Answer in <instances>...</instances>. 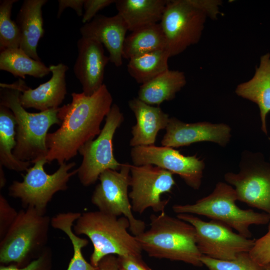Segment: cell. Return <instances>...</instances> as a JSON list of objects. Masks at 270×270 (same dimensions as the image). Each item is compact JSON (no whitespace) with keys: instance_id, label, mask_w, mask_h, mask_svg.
Wrapping results in <instances>:
<instances>
[{"instance_id":"obj_1","label":"cell","mask_w":270,"mask_h":270,"mask_svg":"<svg viewBox=\"0 0 270 270\" xmlns=\"http://www.w3.org/2000/svg\"><path fill=\"white\" fill-rule=\"evenodd\" d=\"M70 104L60 108V127L46 135L48 163L56 160L60 165L75 156L84 144L100 134L101 123L112 106V94L104 84L90 96L73 92Z\"/></svg>"},{"instance_id":"obj_2","label":"cell","mask_w":270,"mask_h":270,"mask_svg":"<svg viewBox=\"0 0 270 270\" xmlns=\"http://www.w3.org/2000/svg\"><path fill=\"white\" fill-rule=\"evenodd\" d=\"M24 82L20 78L12 84L0 83V105L10 109L16 118L14 156L18 160L34 164L47 154L46 137L48 129L55 124L61 125L58 115L60 107L37 113L27 112L20 101Z\"/></svg>"},{"instance_id":"obj_3","label":"cell","mask_w":270,"mask_h":270,"mask_svg":"<svg viewBox=\"0 0 270 270\" xmlns=\"http://www.w3.org/2000/svg\"><path fill=\"white\" fill-rule=\"evenodd\" d=\"M150 228L136 236L142 250L149 256L203 266L194 228L164 212L150 216Z\"/></svg>"},{"instance_id":"obj_4","label":"cell","mask_w":270,"mask_h":270,"mask_svg":"<svg viewBox=\"0 0 270 270\" xmlns=\"http://www.w3.org/2000/svg\"><path fill=\"white\" fill-rule=\"evenodd\" d=\"M130 222L122 216L116 217L100 210L81 213L72 230L78 236L85 235L93 246L90 263L98 267L108 255L142 256V248L134 235L128 231Z\"/></svg>"},{"instance_id":"obj_5","label":"cell","mask_w":270,"mask_h":270,"mask_svg":"<svg viewBox=\"0 0 270 270\" xmlns=\"http://www.w3.org/2000/svg\"><path fill=\"white\" fill-rule=\"evenodd\" d=\"M222 1L168 0L160 24L170 56L198 43L208 18L216 19Z\"/></svg>"},{"instance_id":"obj_6","label":"cell","mask_w":270,"mask_h":270,"mask_svg":"<svg viewBox=\"0 0 270 270\" xmlns=\"http://www.w3.org/2000/svg\"><path fill=\"white\" fill-rule=\"evenodd\" d=\"M51 218L28 207L18 216L0 240V263L23 267L38 258L47 247Z\"/></svg>"},{"instance_id":"obj_7","label":"cell","mask_w":270,"mask_h":270,"mask_svg":"<svg viewBox=\"0 0 270 270\" xmlns=\"http://www.w3.org/2000/svg\"><path fill=\"white\" fill-rule=\"evenodd\" d=\"M238 200L234 188L223 182H218L212 192L198 200L195 203L174 204L173 211L178 214H188L206 216L222 222L238 234L250 238L252 235L251 225H264L270 221V216L251 209L242 210L236 204Z\"/></svg>"},{"instance_id":"obj_8","label":"cell","mask_w":270,"mask_h":270,"mask_svg":"<svg viewBox=\"0 0 270 270\" xmlns=\"http://www.w3.org/2000/svg\"><path fill=\"white\" fill-rule=\"evenodd\" d=\"M48 163L40 159L29 168L23 176V180H14L8 188V195L19 198L24 208L30 207L45 214L48 204L54 194L68 188L70 178L76 174L77 169L69 172L76 163L64 162L52 174H47L44 166Z\"/></svg>"},{"instance_id":"obj_9","label":"cell","mask_w":270,"mask_h":270,"mask_svg":"<svg viewBox=\"0 0 270 270\" xmlns=\"http://www.w3.org/2000/svg\"><path fill=\"white\" fill-rule=\"evenodd\" d=\"M124 120V114L119 106L113 104L98 136L80 148L78 152L82 156V160L77 168V174L83 186H88L94 184L100 174L106 170H120L122 164L118 162L114 156L112 140Z\"/></svg>"},{"instance_id":"obj_10","label":"cell","mask_w":270,"mask_h":270,"mask_svg":"<svg viewBox=\"0 0 270 270\" xmlns=\"http://www.w3.org/2000/svg\"><path fill=\"white\" fill-rule=\"evenodd\" d=\"M130 165L122 164L120 170H106L100 176V183L92 193L91 202L98 210L116 217L127 218L129 230L136 236L145 230V222L136 218L133 214L128 193Z\"/></svg>"},{"instance_id":"obj_11","label":"cell","mask_w":270,"mask_h":270,"mask_svg":"<svg viewBox=\"0 0 270 270\" xmlns=\"http://www.w3.org/2000/svg\"><path fill=\"white\" fill-rule=\"evenodd\" d=\"M238 173L228 172L225 180L235 187L238 200L270 216V163L260 153L245 151Z\"/></svg>"},{"instance_id":"obj_12","label":"cell","mask_w":270,"mask_h":270,"mask_svg":"<svg viewBox=\"0 0 270 270\" xmlns=\"http://www.w3.org/2000/svg\"><path fill=\"white\" fill-rule=\"evenodd\" d=\"M176 217L195 228L198 248L202 255L220 260H231L242 252H249L255 240L234 232L218 220L205 222L192 214H179Z\"/></svg>"},{"instance_id":"obj_13","label":"cell","mask_w":270,"mask_h":270,"mask_svg":"<svg viewBox=\"0 0 270 270\" xmlns=\"http://www.w3.org/2000/svg\"><path fill=\"white\" fill-rule=\"evenodd\" d=\"M176 184L173 174L153 164L130 165L128 196L132 210L140 214L146 209L156 212H164L169 199L162 200L161 196L170 192Z\"/></svg>"},{"instance_id":"obj_14","label":"cell","mask_w":270,"mask_h":270,"mask_svg":"<svg viewBox=\"0 0 270 270\" xmlns=\"http://www.w3.org/2000/svg\"><path fill=\"white\" fill-rule=\"evenodd\" d=\"M133 164H153L178 175L190 187L200 188L205 164L196 155L185 156L172 148L155 145L132 147Z\"/></svg>"},{"instance_id":"obj_15","label":"cell","mask_w":270,"mask_h":270,"mask_svg":"<svg viewBox=\"0 0 270 270\" xmlns=\"http://www.w3.org/2000/svg\"><path fill=\"white\" fill-rule=\"evenodd\" d=\"M230 127L223 123H186L172 117L170 118L160 142L162 146L172 148L204 141L225 146L230 141Z\"/></svg>"},{"instance_id":"obj_16","label":"cell","mask_w":270,"mask_h":270,"mask_svg":"<svg viewBox=\"0 0 270 270\" xmlns=\"http://www.w3.org/2000/svg\"><path fill=\"white\" fill-rule=\"evenodd\" d=\"M77 47L78 55L74 72L82 85V92L90 96L104 84V68L110 59L104 54V46L94 40L82 36Z\"/></svg>"},{"instance_id":"obj_17","label":"cell","mask_w":270,"mask_h":270,"mask_svg":"<svg viewBox=\"0 0 270 270\" xmlns=\"http://www.w3.org/2000/svg\"><path fill=\"white\" fill-rule=\"evenodd\" d=\"M128 30L118 13L112 16L96 15L80 28L82 37L94 40L106 47L110 61L116 67L122 64V48Z\"/></svg>"},{"instance_id":"obj_18","label":"cell","mask_w":270,"mask_h":270,"mask_svg":"<svg viewBox=\"0 0 270 270\" xmlns=\"http://www.w3.org/2000/svg\"><path fill=\"white\" fill-rule=\"evenodd\" d=\"M52 74L48 81L34 89L26 86L24 82L20 88V101L24 108H33L40 112L58 108L67 93L66 72L68 67L62 63L49 66Z\"/></svg>"},{"instance_id":"obj_19","label":"cell","mask_w":270,"mask_h":270,"mask_svg":"<svg viewBox=\"0 0 270 270\" xmlns=\"http://www.w3.org/2000/svg\"><path fill=\"white\" fill-rule=\"evenodd\" d=\"M136 124L132 128L130 146L135 147L154 145L158 132L166 129L170 118L159 106L148 104L138 98L129 100Z\"/></svg>"},{"instance_id":"obj_20","label":"cell","mask_w":270,"mask_h":270,"mask_svg":"<svg viewBox=\"0 0 270 270\" xmlns=\"http://www.w3.org/2000/svg\"><path fill=\"white\" fill-rule=\"evenodd\" d=\"M47 2L46 0H24L16 18L21 36L20 48L38 61L41 60L36 52L37 46L44 34L42 8Z\"/></svg>"},{"instance_id":"obj_21","label":"cell","mask_w":270,"mask_h":270,"mask_svg":"<svg viewBox=\"0 0 270 270\" xmlns=\"http://www.w3.org/2000/svg\"><path fill=\"white\" fill-rule=\"evenodd\" d=\"M236 94L256 103L258 106L262 122V130L267 134L266 116L270 112V54L260 58L259 66L256 68L253 77L239 84Z\"/></svg>"},{"instance_id":"obj_22","label":"cell","mask_w":270,"mask_h":270,"mask_svg":"<svg viewBox=\"0 0 270 270\" xmlns=\"http://www.w3.org/2000/svg\"><path fill=\"white\" fill-rule=\"evenodd\" d=\"M168 0H117L118 14L125 22L128 30L160 21Z\"/></svg>"},{"instance_id":"obj_23","label":"cell","mask_w":270,"mask_h":270,"mask_svg":"<svg viewBox=\"0 0 270 270\" xmlns=\"http://www.w3.org/2000/svg\"><path fill=\"white\" fill-rule=\"evenodd\" d=\"M186 83L184 72L168 69L142 84L138 98L148 104L159 106L164 101L173 100Z\"/></svg>"},{"instance_id":"obj_24","label":"cell","mask_w":270,"mask_h":270,"mask_svg":"<svg viewBox=\"0 0 270 270\" xmlns=\"http://www.w3.org/2000/svg\"><path fill=\"white\" fill-rule=\"evenodd\" d=\"M166 49L164 36L160 24L136 30L126 36L122 58L130 59L158 50Z\"/></svg>"},{"instance_id":"obj_25","label":"cell","mask_w":270,"mask_h":270,"mask_svg":"<svg viewBox=\"0 0 270 270\" xmlns=\"http://www.w3.org/2000/svg\"><path fill=\"white\" fill-rule=\"evenodd\" d=\"M16 124L12 110L0 105V165L20 172L26 171L31 163L17 160L12 154L16 146Z\"/></svg>"},{"instance_id":"obj_26","label":"cell","mask_w":270,"mask_h":270,"mask_svg":"<svg viewBox=\"0 0 270 270\" xmlns=\"http://www.w3.org/2000/svg\"><path fill=\"white\" fill-rule=\"evenodd\" d=\"M80 214L72 212L58 214L51 218V226L64 232L72 246L73 256L66 270H98V266L88 262L82 254V249L88 244V240L76 235L72 230Z\"/></svg>"},{"instance_id":"obj_27","label":"cell","mask_w":270,"mask_h":270,"mask_svg":"<svg viewBox=\"0 0 270 270\" xmlns=\"http://www.w3.org/2000/svg\"><path fill=\"white\" fill-rule=\"evenodd\" d=\"M0 69L22 78L26 76L42 78L50 72L49 67L41 61L32 58L20 48L0 51Z\"/></svg>"},{"instance_id":"obj_28","label":"cell","mask_w":270,"mask_h":270,"mask_svg":"<svg viewBox=\"0 0 270 270\" xmlns=\"http://www.w3.org/2000/svg\"><path fill=\"white\" fill-rule=\"evenodd\" d=\"M170 56L166 49L150 52L129 60L127 70L138 84H144L168 70Z\"/></svg>"},{"instance_id":"obj_29","label":"cell","mask_w":270,"mask_h":270,"mask_svg":"<svg viewBox=\"0 0 270 270\" xmlns=\"http://www.w3.org/2000/svg\"><path fill=\"white\" fill-rule=\"evenodd\" d=\"M18 0L0 2V50L20 48L21 36L19 28L11 18L13 4Z\"/></svg>"},{"instance_id":"obj_30","label":"cell","mask_w":270,"mask_h":270,"mask_svg":"<svg viewBox=\"0 0 270 270\" xmlns=\"http://www.w3.org/2000/svg\"><path fill=\"white\" fill-rule=\"evenodd\" d=\"M200 260L209 270H265L256 262L249 252H242L231 260H220L202 255Z\"/></svg>"},{"instance_id":"obj_31","label":"cell","mask_w":270,"mask_h":270,"mask_svg":"<svg viewBox=\"0 0 270 270\" xmlns=\"http://www.w3.org/2000/svg\"><path fill=\"white\" fill-rule=\"evenodd\" d=\"M249 254L252 258L262 266H266L270 263V224L267 232L255 240Z\"/></svg>"},{"instance_id":"obj_32","label":"cell","mask_w":270,"mask_h":270,"mask_svg":"<svg viewBox=\"0 0 270 270\" xmlns=\"http://www.w3.org/2000/svg\"><path fill=\"white\" fill-rule=\"evenodd\" d=\"M52 251L47 246L38 258L24 266L18 267L15 264L1 265L0 270H52Z\"/></svg>"},{"instance_id":"obj_33","label":"cell","mask_w":270,"mask_h":270,"mask_svg":"<svg viewBox=\"0 0 270 270\" xmlns=\"http://www.w3.org/2000/svg\"><path fill=\"white\" fill-rule=\"evenodd\" d=\"M18 214L6 199L0 194V240L6 234Z\"/></svg>"},{"instance_id":"obj_34","label":"cell","mask_w":270,"mask_h":270,"mask_svg":"<svg viewBox=\"0 0 270 270\" xmlns=\"http://www.w3.org/2000/svg\"><path fill=\"white\" fill-rule=\"evenodd\" d=\"M115 2V0H84L82 22L84 24L91 21L100 10Z\"/></svg>"},{"instance_id":"obj_35","label":"cell","mask_w":270,"mask_h":270,"mask_svg":"<svg viewBox=\"0 0 270 270\" xmlns=\"http://www.w3.org/2000/svg\"><path fill=\"white\" fill-rule=\"evenodd\" d=\"M120 268L123 270H152L142 259V256H118Z\"/></svg>"},{"instance_id":"obj_36","label":"cell","mask_w":270,"mask_h":270,"mask_svg":"<svg viewBox=\"0 0 270 270\" xmlns=\"http://www.w3.org/2000/svg\"><path fill=\"white\" fill-rule=\"evenodd\" d=\"M84 0H58L57 18H60L63 11L67 8L74 9L79 16H83Z\"/></svg>"},{"instance_id":"obj_37","label":"cell","mask_w":270,"mask_h":270,"mask_svg":"<svg viewBox=\"0 0 270 270\" xmlns=\"http://www.w3.org/2000/svg\"><path fill=\"white\" fill-rule=\"evenodd\" d=\"M98 268V270H118V258L112 254L105 256L100 262Z\"/></svg>"},{"instance_id":"obj_38","label":"cell","mask_w":270,"mask_h":270,"mask_svg":"<svg viewBox=\"0 0 270 270\" xmlns=\"http://www.w3.org/2000/svg\"><path fill=\"white\" fill-rule=\"evenodd\" d=\"M6 184V178L2 170V166L0 165V188H3Z\"/></svg>"},{"instance_id":"obj_39","label":"cell","mask_w":270,"mask_h":270,"mask_svg":"<svg viewBox=\"0 0 270 270\" xmlns=\"http://www.w3.org/2000/svg\"><path fill=\"white\" fill-rule=\"evenodd\" d=\"M265 270H270V263L266 266Z\"/></svg>"},{"instance_id":"obj_40","label":"cell","mask_w":270,"mask_h":270,"mask_svg":"<svg viewBox=\"0 0 270 270\" xmlns=\"http://www.w3.org/2000/svg\"><path fill=\"white\" fill-rule=\"evenodd\" d=\"M118 270H123L122 269L120 268Z\"/></svg>"}]
</instances>
